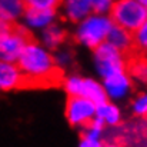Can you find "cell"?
<instances>
[{"mask_svg":"<svg viewBox=\"0 0 147 147\" xmlns=\"http://www.w3.org/2000/svg\"><path fill=\"white\" fill-rule=\"evenodd\" d=\"M17 67L22 73L17 90L51 89L66 82L64 71L56 57L42 49L36 40L26 45L17 60Z\"/></svg>","mask_w":147,"mask_h":147,"instance_id":"6da1fadb","label":"cell"},{"mask_svg":"<svg viewBox=\"0 0 147 147\" xmlns=\"http://www.w3.org/2000/svg\"><path fill=\"white\" fill-rule=\"evenodd\" d=\"M36 39L26 27L20 26L16 20H1V39H0V54L1 61L13 63L19 60L26 45Z\"/></svg>","mask_w":147,"mask_h":147,"instance_id":"7a4b0ae2","label":"cell"},{"mask_svg":"<svg viewBox=\"0 0 147 147\" xmlns=\"http://www.w3.org/2000/svg\"><path fill=\"white\" fill-rule=\"evenodd\" d=\"M109 10L111 22L131 34H134L147 20V6L139 0H116Z\"/></svg>","mask_w":147,"mask_h":147,"instance_id":"3957f363","label":"cell"},{"mask_svg":"<svg viewBox=\"0 0 147 147\" xmlns=\"http://www.w3.org/2000/svg\"><path fill=\"white\" fill-rule=\"evenodd\" d=\"M113 27L111 19L103 17V16H90L83 20V23L79 26V30L76 33V40L96 49L104 40H107V36Z\"/></svg>","mask_w":147,"mask_h":147,"instance_id":"277c9868","label":"cell"},{"mask_svg":"<svg viewBox=\"0 0 147 147\" xmlns=\"http://www.w3.org/2000/svg\"><path fill=\"white\" fill-rule=\"evenodd\" d=\"M97 111L96 104L89 98L79 94H69L66 101V117L71 126H80L83 129L89 127L96 119Z\"/></svg>","mask_w":147,"mask_h":147,"instance_id":"5b68a950","label":"cell"},{"mask_svg":"<svg viewBox=\"0 0 147 147\" xmlns=\"http://www.w3.org/2000/svg\"><path fill=\"white\" fill-rule=\"evenodd\" d=\"M94 57H96V66L103 77L126 71L124 56L109 42L101 43L94 49Z\"/></svg>","mask_w":147,"mask_h":147,"instance_id":"8992f818","label":"cell"},{"mask_svg":"<svg viewBox=\"0 0 147 147\" xmlns=\"http://www.w3.org/2000/svg\"><path fill=\"white\" fill-rule=\"evenodd\" d=\"M64 89L69 94H79L92 100L96 106H101L107 103V93L97 82L92 79H82L79 76H73L66 79Z\"/></svg>","mask_w":147,"mask_h":147,"instance_id":"52a82bcc","label":"cell"},{"mask_svg":"<svg viewBox=\"0 0 147 147\" xmlns=\"http://www.w3.org/2000/svg\"><path fill=\"white\" fill-rule=\"evenodd\" d=\"M20 69L17 67V64H11V63H6L1 61L0 66V86L1 90H17L19 89V83H20Z\"/></svg>","mask_w":147,"mask_h":147,"instance_id":"ba28073f","label":"cell"},{"mask_svg":"<svg viewBox=\"0 0 147 147\" xmlns=\"http://www.w3.org/2000/svg\"><path fill=\"white\" fill-rule=\"evenodd\" d=\"M93 10V0H64L66 17L76 23Z\"/></svg>","mask_w":147,"mask_h":147,"instance_id":"9c48e42d","label":"cell"},{"mask_svg":"<svg viewBox=\"0 0 147 147\" xmlns=\"http://www.w3.org/2000/svg\"><path fill=\"white\" fill-rule=\"evenodd\" d=\"M104 86H106V90H107L109 96L121 97V96L126 94V92L130 86V82H129L126 73L120 71V73H114L111 76L104 77Z\"/></svg>","mask_w":147,"mask_h":147,"instance_id":"30bf717a","label":"cell"},{"mask_svg":"<svg viewBox=\"0 0 147 147\" xmlns=\"http://www.w3.org/2000/svg\"><path fill=\"white\" fill-rule=\"evenodd\" d=\"M126 71L136 80L147 84V56L136 54L126 60Z\"/></svg>","mask_w":147,"mask_h":147,"instance_id":"8fae6325","label":"cell"},{"mask_svg":"<svg viewBox=\"0 0 147 147\" xmlns=\"http://www.w3.org/2000/svg\"><path fill=\"white\" fill-rule=\"evenodd\" d=\"M56 14V10H45V9H36V7H24V17L30 26H47L53 20Z\"/></svg>","mask_w":147,"mask_h":147,"instance_id":"7c38bea8","label":"cell"},{"mask_svg":"<svg viewBox=\"0 0 147 147\" xmlns=\"http://www.w3.org/2000/svg\"><path fill=\"white\" fill-rule=\"evenodd\" d=\"M66 40H67L66 30L59 27V26H56V24L46 27V30L43 32V42L50 49L56 50L59 46H61Z\"/></svg>","mask_w":147,"mask_h":147,"instance_id":"4fadbf2b","label":"cell"},{"mask_svg":"<svg viewBox=\"0 0 147 147\" xmlns=\"http://www.w3.org/2000/svg\"><path fill=\"white\" fill-rule=\"evenodd\" d=\"M1 20H16L24 13V0H0Z\"/></svg>","mask_w":147,"mask_h":147,"instance_id":"5bb4252c","label":"cell"},{"mask_svg":"<svg viewBox=\"0 0 147 147\" xmlns=\"http://www.w3.org/2000/svg\"><path fill=\"white\" fill-rule=\"evenodd\" d=\"M96 117L101 119L104 123L113 126V124H117L120 121V111L116 106H113L110 103H104L101 106H97Z\"/></svg>","mask_w":147,"mask_h":147,"instance_id":"9a60e30c","label":"cell"},{"mask_svg":"<svg viewBox=\"0 0 147 147\" xmlns=\"http://www.w3.org/2000/svg\"><path fill=\"white\" fill-rule=\"evenodd\" d=\"M133 46L136 54H144L147 53V20L146 23L133 34Z\"/></svg>","mask_w":147,"mask_h":147,"instance_id":"2e32d148","label":"cell"},{"mask_svg":"<svg viewBox=\"0 0 147 147\" xmlns=\"http://www.w3.org/2000/svg\"><path fill=\"white\" fill-rule=\"evenodd\" d=\"M134 113L139 116L147 117V96H142L134 101Z\"/></svg>","mask_w":147,"mask_h":147,"instance_id":"e0dca14e","label":"cell"},{"mask_svg":"<svg viewBox=\"0 0 147 147\" xmlns=\"http://www.w3.org/2000/svg\"><path fill=\"white\" fill-rule=\"evenodd\" d=\"M111 0H93V10L96 13H103L111 7Z\"/></svg>","mask_w":147,"mask_h":147,"instance_id":"ac0fdd59","label":"cell"},{"mask_svg":"<svg viewBox=\"0 0 147 147\" xmlns=\"http://www.w3.org/2000/svg\"><path fill=\"white\" fill-rule=\"evenodd\" d=\"M103 147H120L119 144H104Z\"/></svg>","mask_w":147,"mask_h":147,"instance_id":"d6986e66","label":"cell"},{"mask_svg":"<svg viewBox=\"0 0 147 147\" xmlns=\"http://www.w3.org/2000/svg\"><path fill=\"white\" fill-rule=\"evenodd\" d=\"M139 1H140V3H143V4H146V6H147V0H139Z\"/></svg>","mask_w":147,"mask_h":147,"instance_id":"ffe728a7","label":"cell"}]
</instances>
